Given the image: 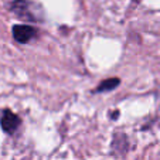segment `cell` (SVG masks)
Masks as SVG:
<instances>
[{
  "mask_svg": "<svg viewBox=\"0 0 160 160\" xmlns=\"http://www.w3.org/2000/svg\"><path fill=\"white\" fill-rule=\"evenodd\" d=\"M119 85V79L118 78H111V79H106L103 81L99 87L97 88V92H102V91H109V89H113L115 87Z\"/></svg>",
  "mask_w": 160,
  "mask_h": 160,
  "instance_id": "277c9868",
  "label": "cell"
},
{
  "mask_svg": "<svg viewBox=\"0 0 160 160\" xmlns=\"http://www.w3.org/2000/svg\"><path fill=\"white\" fill-rule=\"evenodd\" d=\"M36 28L33 26H28V24H18L13 27V37H14L16 41L18 42H28L31 38H34L36 36Z\"/></svg>",
  "mask_w": 160,
  "mask_h": 160,
  "instance_id": "3957f363",
  "label": "cell"
},
{
  "mask_svg": "<svg viewBox=\"0 0 160 160\" xmlns=\"http://www.w3.org/2000/svg\"><path fill=\"white\" fill-rule=\"evenodd\" d=\"M20 118L10 109H3L0 112V126L6 133H12L20 126Z\"/></svg>",
  "mask_w": 160,
  "mask_h": 160,
  "instance_id": "7a4b0ae2",
  "label": "cell"
},
{
  "mask_svg": "<svg viewBox=\"0 0 160 160\" xmlns=\"http://www.w3.org/2000/svg\"><path fill=\"white\" fill-rule=\"evenodd\" d=\"M12 12L24 21H37L41 18V7L30 0H14L10 6Z\"/></svg>",
  "mask_w": 160,
  "mask_h": 160,
  "instance_id": "6da1fadb",
  "label": "cell"
}]
</instances>
